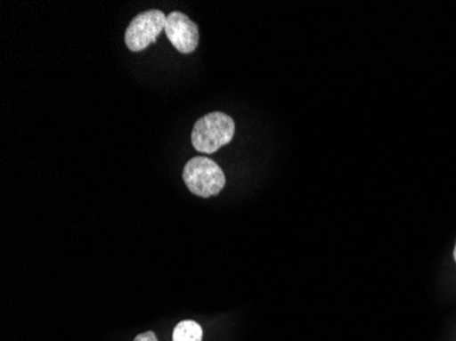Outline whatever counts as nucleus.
Here are the masks:
<instances>
[{
    "label": "nucleus",
    "mask_w": 456,
    "mask_h": 341,
    "mask_svg": "<svg viewBox=\"0 0 456 341\" xmlns=\"http://www.w3.org/2000/svg\"><path fill=\"white\" fill-rule=\"evenodd\" d=\"M164 32L171 45L181 53H191L199 47V27L183 12H173L167 15Z\"/></svg>",
    "instance_id": "20e7f679"
},
{
    "label": "nucleus",
    "mask_w": 456,
    "mask_h": 341,
    "mask_svg": "<svg viewBox=\"0 0 456 341\" xmlns=\"http://www.w3.org/2000/svg\"><path fill=\"white\" fill-rule=\"evenodd\" d=\"M134 341H158V338H156L155 333L145 332L138 335L137 337L134 338Z\"/></svg>",
    "instance_id": "423d86ee"
},
{
    "label": "nucleus",
    "mask_w": 456,
    "mask_h": 341,
    "mask_svg": "<svg viewBox=\"0 0 456 341\" xmlns=\"http://www.w3.org/2000/svg\"><path fill=\"white\" fill-rule=\"evenodd\" d=\"M182 178L191 193L202 199L217 196L225 186V175L222 168L211 158L201 156L186 163Z\"/></svg>",
    "instance_id": "f03ea898"
},
{
    "label": "nucleus",
    "mask_w": 456,
    "mask_h": 341,
    "mask_svg": "<svg viewBox=\"0 0 456 341\" xmlns=\"http://www.w3.org/2000/svg\"><path fill=\"white\" fill-rule=\"evenodd\" d=\"M235 135V123L224 112H211L200 118L191 133V143L199 152L212 155L222 146L232 142Z\"/></svg>",
    "instance_id": "f257e3e1"
},
{
    "label": "nucleus",
    "mask_w": 456,
    "mask_h": 341,
    "mask_svg": "<svg viewBox=\"0 0 456 341\" xmlns=\"http://www.w3.org/2000/svg\"><path fill=\"white\" fill-rule=\"evenodd\" d=\"M453 260H455V263H456V243H455V248H453Z\"/></svg>",
    "instance_id": "0eeeda50"
},
{
    "label": "nucleus",
    "mask_w": 456,
    "mask_h": 341,
    "mask_svg": "<svg viewBox=\"0 0 456 341\" xmlns=\"http://www.w3.org/2000/svg\"><path fill=\"white\" fill-rule=\"evenodd\" d=\"M167 15L160 10H148L133 18L126 33L125 43L133 53L147 50L151 45L156 43L160 33L166 28Z\"/></svg>",
    "instance_id": "7ed1b4c3"
},
{
    "label": "nucleus",
    "mask_w": 456,
    "mask_h": 341,
    "mask_svg": "<svg viewBox=\"0 0 456 341\" xmlns=\"http://www.w3.org/2000/svg\"><path fill=\"white\" fill-rule=\"evenodd\" d=\"M173 341H202V328L196 321H182L174 329Z\"/></svg>",
    "instance_id": "39448f33"
}]
</instances>
